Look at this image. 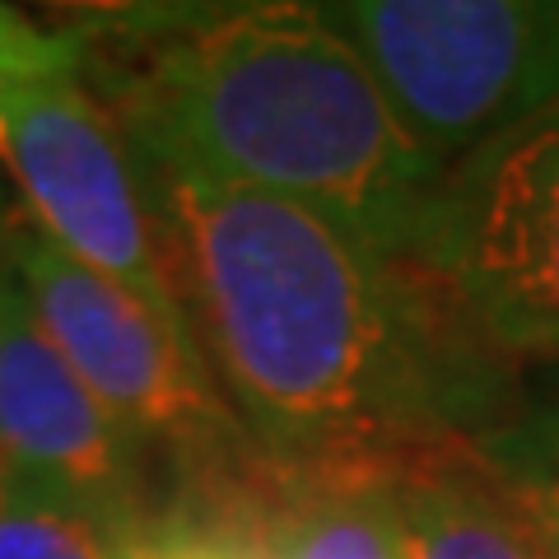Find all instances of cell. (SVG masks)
<instances>
[{"label":"cell","instance_id":"6da1fadb","mask_svg":"<svg viewBox=\"0 0 559 559\" xmlns=\"http://www.w3.org/2000/svg\"><path fill=\"white\" fill-rule=\"evenodd\" d=\"M135 164L187 322L280 476L396 480L489 433L499 373L401 261L299 201Z\"/></svg>","mask_w":559,"mask_h":559},{"label":"cell","instance_id":"52a82bcc","mask_svg":"<svg viewBox=\"0 0 559 559\" xmlns=\"http://www.w3.org/2000/svg\"><path fill=\"white\" fill-rule=\"evenodd\" d=\"M0 466L28 471L135 532L164 518L150 452L51 345L20 275L0 289Z\"/></svg>","mask_w":559,"mask_h":559},{"label":"cell","instance_id":"3957f363","mask_svg":"<svg viewBox=\"0 0 559 559\" xmlns=\"http://www.w3.org/2000/svg\"><path fill=\"white\" fill-rule=\"evenodd\" d=\"M14 275L51 345L145 452H164L182 495L164 513H261L285 476L242 429L197 331L61 252L20 205Z\"/></svg>","mask_w":559,"mask_h":559},{"label":"cell","instance_id":"30bf717a","mask_svg":"<svg viewBox=\"0 0 559 559\" xmlns=\"http://www.w3.org/2000/svg\"><path fill=\"white\" fill-rule=\"evenodd\" d=\"M145 536L28 471L0 466V559H135Z\"/></svg>","mask_w":559,"mask_h":559},{"label":"cell","instance_id":"277c9868","mask_svg":"<svg viewBox=\"0 0 559 559\" xmlns=\"http://www.w3.org/2000/svg\"><path fill=\"white\" fill-rule=\"evenodd\" d=\"M396 261L495 373L559 364V103L448 159Z\"/></svg>","mask_w":559,"mask_h":559},{"label":"cell","instance_id":"7a4b0ae2","mask_svg":"<svg viewBox=\"0 0 559 559\" xmlns=\"http://www.w3.org/2000/svg\"><path fill=\"white\" fill-rule=\"evenodd\" d=\"M80 75L135 159L271 191L401 257L443 159L322 5H164L75 20Z\"/></svg>","mask_w":559,"mask_h":559},{"label":"cell","instance_id":"5b68a950","mask_svg":"<svg viewBox=\"0 0 559 559\" xmlns=\"http://www.w3.org/2000/svg\"><path fill=\"white\" fill-rule=\"evenodd\" d=\"M322 14L443 164L559 103V0H336Z\"/></svg>","mask_w":559,"mask_h":559},{"label":"cell","instance_id":"ba28073f","mask_svg":"<svg viewBox=\"0 0 559 559\" xmlns=\"http://www.w3.org/2000/svg\"><path fill=\"white\" fill-rule=\"evenodd\" d=\"M406 559H550L513 485L476 443L411 462L392 480Z\"/></svg>","mask_w":559,"mask_h":559},{"label":"cell","instance_id":"9c48e42d","mask_svg":"<svg viewBox=\"0 0 559 559\" xmlns=\"http://www.w3.org/2000/svg\"><path fill=\"white\" fill-rule=\"evenodd\" d=\"M271 559H406L392 480H289L266 518Z\"/></svg>","mask_w":559,"mask_h":559},{"label":"cell","instance_id":"5bb4252c","mask_svg":"<svg viewBox=\"0 0 559 559\" xmlns=\"http://www.w3.org/2000/svg\"><path fill=\"white\" fill-rule=\"evenodd\" d=\"M509 485H513V495L522 503V513L532 518L536 536L546 540L550 559H559V480H509Z\"/></svg>","mask_w":559,"mask_h":559},{"label":"cell","instance_id":"8fae6325","mask_svg":"<svg viewBox=\"0 0 559 559\" xmlns=\"http://www.w3.org/2000/svg\"><path fill=\"white\" fill-rule=\"evenodd\" d=\"M266 518H191L164 513L140 540L135 559H271Z\"/></svg>","mask_w":559,"mask_h":559},{"label":"cell","instance_id":"7c38bea8","mask_svg":"<svg viewBox=\"0 0 559 559\" xmlns=\"http://www.w3.org/2000/svg\"><path fill=\"white\" fill-rule=\"evenodd\" d=\"M476 452L509 480H559V382L522 419L489 429Z\"/></svg>","mask_w":559,"mask_h":559},{"label":"cell","instance_id":"4fadbf2b","mask_svg":"<svg viewBox=\"0 0 559 559\" xmlns=\"http://www.w3.org/2000/svg\"><path fill=\"white\" fill-rule=\"evenodd\" d=\"M80 61H84V38L75 24L47 28L14 5H0V90L61 75V70H80Z\"/></svg>","mask_w":559,"mask_h":559},{"label":"cell","instance_id":"9a60e30c","mask_svg":"<svg viewBox=\"0 0 559 559\" xmlns=\"http://www.w3.org/2000/svg\"><path fill=\"white\" fill-rule=\"evenodd\" d=\"M14 229H20V205L0 187V289H5V280L14 275Z\"/></svg>","mask_w":559,"mask_h":559},{"label":"cell","instance_id":"8992f818","mask_svg":"<svg viewBox=\"0 0 559 559\" xmlns=\"http://www.w3.org/2000/svg\"><path fill=\"white\" fill-rule=\"evenodd\" d=\"M0 164L20 187L24 215L61 252L187 322L145 173L108 103L80 70L5 90Z\"/></svg>","mask_w":559,"mask_h":559}]
</instances>
